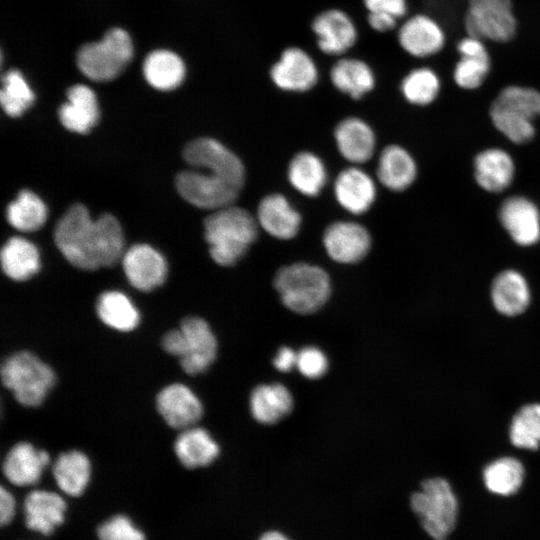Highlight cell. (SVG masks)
I'll use <instances>...</instances> for the list:
<instances>
[{
    "mask_svg": "<svg viewBox=\"0 0 540 540\" xmlns=\"http://www.w3.org/2000/svg\"><path fill=\"white\" fill-rule=\"evenodd\" d=\"M54 240L63 256L84 270L112 266L123 256L124 237L118 220L104 214L94 221L82 204L72 205L59 219Z\"/></svg>",
    "mask_w": 540,
    "mask_h": 540,
    "instance_id": "1",
    "label": "cell"
},
{
    "mask_svg": "<svg viewBox=\"0 0 540 540\" xmlns=\"http://www.w3.org/2000/svg\"><path fill=\"white\" fill-rule=\"evenodd\" d=\"M258 225L257 219L241 207L230 205L215 210L204 221L212 259L221 266L236 264L256 241Z\"/></svg>",
    "mask_w": 540,
    "mask_h": 540,
    "instance_id": "2",
    "label": "cell"
},
{
    "mask_svg": "<svg viewBox=\"0 0 540 540\" xmlns=\"http://www.w3.org/2000/svg\"><path fill=\"white\" fill-rule=\"evenodd\" d=\"M273 284L282 303L298 314H312L329 299L331 281L321 267L297 262L280 268Z\"/></svg>",
    "mask_w": 540,
    "mask_h": 540,
    "instance_id": "3",
    "label": "cell"
},
{
    "mask_svg": "<svg viewBox=\"0 0 540 540\" xmlns=\"http://www.w3.org/2000/svg\"><path fill=\"white\" fill-rule=\"evenodd\" d=\"M217 339L209 324L200 317H187L179 328L162 338L163 349L179 359L182 369L190 375L205 372L217 356Z\"/></svg>",
    "mask_w": 540,
    "mask_h": 540,
    "instance_id": "4",
    "label": "cell"
},
{
    "mask_svg": "<svg viewBox=\"0 0 540 540\" xmlns=\"http://www.w3.org/2000/svg\"><path fill=\"white\" fill-rule=\"evenodd\" d=\"M495 127L517 144L529 142L535 134L534 118L540 116V92L521 86L504 88L490 108Z\"/></svg>",
    "mask_w": 540,
    "mask_h": 540,
    "instance_id": "5",
    "label": "cell"
},
{
    "mask_svg": "<svg viewBox=\"0 0 540 540\" xmlns=\"http://www.w3.org/2000/svg\"><path fill=\"white\" fill-rule=\"evenodd\" d=\"M3 385L26 407L39 406L55 384V373L28 351L14 353L1 366Z\"/></svg>",
    "mask_w": 540,
    "mask_h": 540,
    "instance_id": "6",
    "label": "cell"
},
{
    "mask_svg": "<svg viewBox=\"0 0 540 540\" xmlns=\"http://www.w3.org/2000/svg\"><path fill=\"white\" fill-rule=\"evenodd\" d=\"M411 508L427 534L435 540H445L455 527L458 515L457 497L443 478L425 480L420 490L412 494Z\"/></svg>",
    "mask_w": 540,
    "mask_h": 540,
    "instance_id": "7",
    "label": "cell"
},
{
    "mask_svg": "<svg viewBox=\"0 0 540 540\" xmlns=\"http://www.w3.org/2000/svg\"><path fill=\"white\" fill-rule=\"evenodd\" d=\"M133 57L130 35L122 28L108 30L99 42L87 43L76 55L79 70L98 82L116 78Z\"/></svg>",
    "mask_w": 540,
    "mask_h": 540,
    "instance_id": "8",
    "label": "cell"
},
{
    "mask_svg": "<svg viewBox=\"0 0 540 540\" xmlns=\"http://www.w3.org/2000/svg\"><path fill=\"white\" fill-rule=\"evenodd\" d=\"M202 170L205 171L188 170L178 174L176 187L179 194L202 209L218 210L232 205L241 188L216 171Z\"/></svg>",
    "mask_w": 540,
    "mask_h": 540,
    "instance_id": "9",
    "label": "cell"
},
{
    "mask_svg": "<svg viewBox=\"0 0 540 540\" xmlns=\"http://www.w3.org/2000/svg\"><path fill=\"white\" fill-rule=\"evenodd\" d=\"M465 26L470 36L497 42L511 40L517 22L510 0H469Z\"/></svg>",
    "mask_w": 540,
    "mask_h": 540,
    "instance_id": "10",
    "label": "cell"
},
{
    "mask_svg": "<svg viewBox=\"0 0 540 540\" xmlns=\"http://www.w3.org/2000/svg\"><path fill=\"white\" fill-rule=\"evenodd\" d=\"M185 161L192 167L214 170L242 188L245 168L240 158L219 141L198 138L188 143L183 151Z\"/></svg>",
    "mask_w": 540,
    "mask_h": 540,
    "instance_id": "11",
    "label": "cell"
},
{
    "mask_svg": "<svg viewBox=\"0 0 540 540\" xmlns=\"http://www.w3.org/2000/svg\"><path fill=\"white\" fill-rule=\"evenodd\" d=\"M372 239L369 231L359 223L336 221L324 231L323 246L328 256L341 264H354L367 256Z\"/></svg>",
    "mask_w": 540,
    "mask_h": 540,
    "instance_id": "12",
    "label": "cell"
},
{
    "mask_svg": "<svg viewBox=\"0 0 540 540\" xmlns=\"http://www.w3.org/2000/svg\"><path fill=\"white\" fill-rule=\"evenodd\" d=\"M275 86L288 92H305L318 81V69L310 55L299 47L285 49L270 70Z\"/></svg>",
    "mask_w": 540,
    "mask_h": 540,
    "instance_id": "13",
    "label": "cell"
},
{
    "mask_svg": "<svg viewBox=\"0 0 540 540\" xmlns=\"http://www.w3.org/2000/svg\"><path fill=\"white\" fill-rule=\"evenodd\" d=\"M156 407L166 424L175 429L192 427L203 415L200 399L181 383L164 387L157 395Z\"/></svg>",
    "mask_w": 540,
    "mask_h": 540,
    "instance_id": "14",
    "label": "cell"
},
{
    "mask_svg": "<svg viewBox=\"0 0 540 540\" xmlns=\"http://www.w3.org/2000/svg\"><path fill=\"white\" fill-rule=\"evenodd\" d=\"M122 264L128 281L140 291H151L166 279V261L149 245L137 244L130 247L123 254Z\"/></svg>",
    "mask_w": 540,
    "mask_h": 540,
    "instance_id": "15",
    "label": "cell"
},
{
    "mask_svg": "<svg viewBox=\"0 0 540 540\" xmlns=\"http://www.w3.org/2000/svg\"><path fill=\"white\" fill-rule=\"evenodd\" d=\"M319 49L327 55H341L357 41V28L348 14L329 9L318 14L312 22Z\"/></svg>",
    "mask_w": 540,
    "mask_h": 540,
    "instance_id": "16",
    "label": "cell"
},
{
    "mask_svg": "<svg viewBox=\"0 0 540 540\" xmlns=\"http://www.w3.org/2000/svg\"><path fill=\"white\" fill-rule=\"evenodd\" d=\"M500 221L511 238L522 246L540 239V213L537 206L522 196L506 199L500 207Z\"/></svg>",
    "mask_w": 540,
    "mask_h": 540,
    "instance_id": "17",
    "label": "cell"
},
{
    "mask_svg": "<svg viewBox=\"0 0 540 540\" xmlns=\"http://www.w3.org/2000/svg\"><path fill=\"white\" fill-rule=\"evenodd\" d=\"M258 224L272 237L288 240L295 237L301 226V215L286 197L269 194L258 204Z\"/></svg>",
    "mask_w": 540,
    "mask_h": 540,
    "instance_id": "18",
    "label": "cell"
},
{
    "mask_svg": "<svg viewBox=\"0 0 540 540\" xmlns=\"http://www.w3.org/2000/svg\"><path fill=\"white\" fill-rule=\"evenodd\" d=\"M337 202L352 214H362L370 209L376 198L373 179L363 170L350 167L343 170L334 183Z\"/></svg>",
    "mask_w": 540,
    "mask_h": 540,
    "instance_id": "19",
    "label": "cell"
},
{
    "mask_svg": "<svg viewBox=\"0 0 540 540\" xmlns=\"http://www.w3.org/2000/svg\"><path fill=\"white\" fill-rule=\"evenodd\" d=\"M49 454L28 442L15 444L3 461V473L14 485L29 486L38 482L49 464Z\"/></svg>",
    "mask_w": 540,
    "mask_h": 540,
    "instance_id": "20",
    "label": "cell"
},
{
    "mask_svg": "<svg viewBox=\"0 0 540 540\" xmlns=\"http://www.w3.org/2000/svg\"><path fill=\"white\" fill-rule=\"evenodd\" d=\"M398 41L408 54L427 57L441 50L445 36L433 19L426 15H415L401 26Z\"/></svg>",
    "mask_w": 540,
    "mask_h": 540,
    "instance_id": "21",
    "label": "cell"
},
{
    "mask_svg": "<svg viewBox=\"0 0 540 540\" xmlns=\"http://www.w3.org/2000/svg\"><path fill=\"white\" fill-rule=\"evenodd\" d=\"M334 137L340 154L349 162L361 164L370 160L376 139L372 128L362 119H343L335 128Z\"/></svg>",
    "mask_w": 540,
    "mask_h": 540,
    "instance_id": "22",
    "label": "cell"
},
{
    "mask_svg": "<svg viewBox=\"0 0 540 540\" xmlns=\"http://www.w3.org/2000/svg\"><path fill=\"white\" fill-rule=\"evenodd\" d=\"M67 99L59 109L61 123L72 132L87 133L99 119L95 93L88 86L77 84L68 89Z\"/></svg>",
    "mask_w": 540,
    "mask_h": 540,
    "instance_id": "23",
    "label": "cell"
},
{
    "mask_svg": "<svg viewBox=\"0 0 540 540\" xmlns=\"http://www.w3.org/2000/svg\"><path fill=\"white\" fill-rule=\"evenodd\" d=\"M294 406L289 389L280 383L256 386L249 398L253 418L266 425H272L288 416Z\"/></svg>",
    "mask_w": 540,
    "mask_h": 540,
    "instance_id": "24",
    "label": "cell"
},
{
    "mask_svg": "<svg viewBox=\"0 0 540 540\" xmlns=\"http://www.w3.org/2000/svg\"><path fill=\"white\" fill-rule=\"evenodd\" d=\"M65 509L66 503L58 494L34 490L24 503L26 525L31 530L49 535L63 522Z\"/></svg>",
    "mask_w": 540,
    "mask_h": 540,
    "instance_id": "25",
    "label": "cell"
},
{
    "mask_svg": "<svg viewBox=\"0 0 540 540\" xmlns=\"http://www.w3.org/2000/svg\"><path fill=\"white\" fill-rule=\"evenodd\" d=\"M461 59L454 70V80L464 89L478 88L486 79L490 60L488 52L480 39L470 36L458 44Z\"/></svg>",
    "mask_w": 540,
    "mask_h": 540,
    "instance_id": "26",
    "label": "cell"
},
{
    "mask_svg": "<svg viewBox=\"0 0 540 540\" xmlns=\"http://www.w3.org/2000/svg\"><path fill=\"white\" fill-rule=\"evenodd\" d=\"M174 450L181 464L189 469L210 465L220 452L210 433L195 426L182 430L175 440Z\"/></svg>",
    "mask_w": 540,
    "mask_h": 540,
    "instance_id": "27",
    "label": "cell"
},
{
    "mask_svg": "<svg viewBox=\"0 0 540 540\" xmlns=\"http://www.w3.org/2000/svg\"><path fill=\"white\" fill-rule=\"evenodd\" d=\"M514 169L510 155L497 148L480 152L474 160L475 179L483 189L489 192H500L506 189L512 182Z\"/></svg>",
    "mask_w": 540,
    "mask_h": 540,
    "instance_id": "28",
    "label": "cell"
},
{
    "mask_svg": "<svg viewBox=\"0 0 540 540\" xmlns=\"http://www.w3.org/2000/svg\"><path fill=\"white\" fill-rule=\"evenodd\" d=\"M491 299L498 312L506 316L522 313L530 302V291L525 278L517 271L501 272L493 281Z\"/></svg>",
    "mask_w": 540,
    "mask_h": 540,
    "instance_id": "29",
    "label": "cell"
},
{
    "mask_svg": "<svg viewBox=\"0 0 540 540\" xmlns=\"http://www.w3.org/2000/svg\"><path fill=\"white\" fill-rule=\"evenodd\" d=\"M416 174L415 161L405 149L397 145L383 149L378 159L377 177L385 187L393 191L405 190Z\"/></svg>",
    "mask_w": 540,
    "mask_h": 540,
    "instance_id": "30",
    "label": "cell"
},
{
    "mask_svg": "<svg viewBox=\"0 0 540 540\" xmlns=\"http://www.w3.org/2000/svg\"><path fill=\"white\" fill-rule=\"evenodd\" d=\"M331 82L340 92L353 99H360L375 86L371 67L357 58L338 60L330 71Z\"/></svg>",
    "mask_w": 540,
    "mask_h": 540,
    "instance_id": "31",
    "label": "cell"
},
{
    "mask_svg": "<svg viewBox=\"0 0 540 540\" xmlns=\"http://www.w3.org/2000/svg\"><path fill=\"white\" fill-rule=\"evenodd\" d=\"M146 81L155 89L168 91L177 88L185 77L182 59L172 51L159 49L147 55L143 63Z\"/></svg>",
    "mask_w": 540,
    "mask_h": 540,
    "instance_id": "32",
    "label": "cell"
},
{
    "mask_svg": "<svg viewBox=\"0 0 540 540\" xmlns=\"http://www.w3.org/2000/svg\"><path fill=\"white\" fill-rule=\"evenodd\" d=\"M288 179L301 194L314 197L320 194L327 182V172L322 160L312 152L296 154L288 166Z\"/></svg>",
    "mask_w": 540,
    "mask_h": 540,
    "instance_id": "33",
    "label": "cell"
},
{
    "mask_svg": "<svg viewBox=\"0 0 540 540\" xmlns=\"http://www.w3.org/2000/svg\"><path fill=\"white\" fill-rule=\"evenodd\" d=\"M52 473L58 487L70 496H79L85 490L91 473L88 457L71 450L58 456L53 464Z\"/></svg>",
    "mask_w": 540,
    "mask_h": 540,
    "instance_id": "34",
    "label": "cell"
},
{
    "mask_svg": "<svg viewBox=\"0 0 540 540\" xmlns=\"http://www.w3.org/2000/svg\"><path fill=\"white\" fill-rule=\"evenodd\" d=\"M1 265L9 278L15 281L27 280L39 270V252L28 240L12 237L2 248Z\"/></svg>",
    "mask_w": 540,
    "mask_h": 540,
    "instance_id": "35",
    "label": "cell"
},
{
    "mask_svg": "<svg viewBox=\"0 0 540 540\" xmlns=\"http://www.w3.org/2000/svg\"><path fill=\"white\" fill-rule=\"evenodd\" d=\"M96 311L100 320L108 327L129 332L140 322V314L133 302L119 291L102 293L96 303Z\"/></svg>",
    "mask_w": 540,
    "mask_h": 540,
    "instance_id": "36",
    "label": "cell"
},
{
    "mask_svg": "<svg viewBox=\"0 0 540 540\" xmlns=\"http://www.w3.org/2000/svg\"><path fill=\"white\" fill-rule=\"evenodd\" d=\"M524 474V467L518 459L501 457L485 467L483 482L491 493L510 496L520 489Z\"/></svg>",
    "mask_w": 540,
    "mask_h": 540,
    "instance_id": "37",
    "label": "cell"
},
{
    "mask_svg": "<svg viewBox=\"0 0 540 540\" xmlns=\"http://www.w3.org/2000/svg\"><path fill=\"white\" fill-rule=\"evenodd\" d=\"M47 219V208L33 192L23 190L7 208V220L16 229L30 232L38 230Z\"/></svg>",
    "mask_w": 540,
    "mask_h": 540,
    "instance_id": "38",
    "label": "cell"
},
{
    "mask_svg": "<svg viewBox=\"0 0 540 540\" xmlns=\"http://www.w3.org/2000/svg\"><path fill=\"white\" fill-rule=\"evenodd\" d=\"M509 436L518 448L536 450L540 446V404H527L519 409L512 419Z\"/></svg>",
    "mask_w": 540,
    "mask_h": 540,
    "instance_id": "39",
    "label": "cell"
},
{
    "mask_svg": "<svg viewBox=\"0 0 540 540\" xmlns=\"http://www.w3.org/2000/svg\"><path fill=\"white\" fill-rule=\"evenodd\" d=\"M0 101L11 117L20 116L32 105L34 93L19 70L11 69L3 75Z\"/></svg>",
    "mask_w": 540,
    "mask_h": 540,
    "instance_id": "40",
    "label": "cell"
},
{
    "mask_svg": "<svg viewBox=\"0 0 540 540\" xmlns=\"http://www.w3.org/2000/svg\"><path fill=\"white\" fill-rule=\"evenodd\" d=\"M400 88L408 102L427 105L437 97L440 81L433 70L422 67L409 72L402 80Z\"/></svg>",
    "mask_w": 540,
    "mask_h": 540,
    "instance_id": "41",
    "label": "cell"
},
{
    "mask_svg": "<svg viewBox=\"0 0 540 540\" xmlns=\"http://www.w3.org/2000/svg\"><path fill=\"white\" fill-rule=\"evenodd\" d=\"M98 537L100 540H145L144 534L123 515L104 522L98 528Z\"/></svg>",
    "mask_w": 540,
    "mask_h": 540,
    "instance_id": "42",
    "label": "cell"
},
{
    "mask_svg": "<svg viewBox=\"0 0 540 540\" xmlns=\"http://www.w3.org/2000/svg\"><path fill=\"white\" fill-rule=\"evenodd\" d=\"M328 359L317 347L307 346L297 352L296 368L306 378L317 379L328 370Z\"/></svg>",
    "mask_w": 540,
    "mask_h": 540,
    "instance_id": "43",
    "label": "cell"
},
{
    "mask_svg": "<svg viewBox=\"0 0 540 540\" xmlns=\"http://www.w3.org/2000/svg\"><path fill=\"white\" fill-rule=\"evenodd\" d=\"M368 13L382 14L399 20L407 12L406 0H363Z\"/></svg>",
    "mask_w": 540,
    "mask_h": 540,
    "instance_id": "44",
    "label": "cell"
},
{
    "mask_svg": "<svg viewBox=\"0 0 540 540\" xmlns=\"http://www.w3.org/2000/svg\"><path fill=\"white\" fill-rule=\"evenodd\" d=\"M297 363V352L290 347H282L273 359L274 367L281 372H289Z\"/></svg>",
    "mask_w": 540,
    "mask_h": 540,
    "instance_id": "45",
    "label": "cell"
},
{
    "mask_svg": "<svg viewBox=\"0 0 540 540\" xmlns=\"http://www.w3.org/2000/svg\"><path fill=\"white\" fill-rule=\"evenodd\" d=\"M15 511V501L13 496L4 487L0 489V522L1 525L8 524L13 518Z\"/></svg>",
    "mask_w": 540,
    "mask_h": 540,
    "instance_id": "46",
    "label": "cell"
},
{
    "mask_svg": "<svg viewBox=\"0 0 540 540\" xmlns=\"http://www.w3.org/2000/svg\"><path fill=\"white\" fill-rule=\"evenodd\" d=\"M396 19L376 13H368V23L370 27L377 32H388L392 30L396 24Z\"/></svg>",
    "mask_w": 540,
    "mask_h": 540,
    "instance_id": "47",
    "label": "cell"
},
{
    "mask_svg": "<svg viewBox=\"0 0 540 540\" xmlns=\"http://www.w3.org/2000/svg\"><path fill=\"white\" fill-rule=\"evenodd\" d=\"M258 540H290L286 535L279 531H267L263 533Z\"/></svg>",
    "mask_w": 540,
    "mask_h": 540,
    "instance_id": "48",
    "label": "cell"
}]
</instances>
